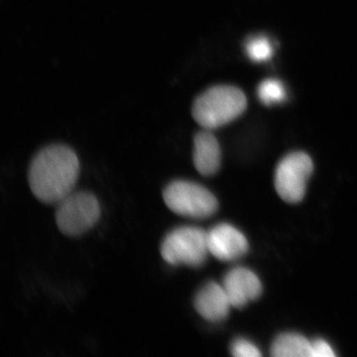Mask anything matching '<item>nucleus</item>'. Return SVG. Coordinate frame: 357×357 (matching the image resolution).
<instances>
[{
	"label": "nucleus",
	"mask_w": 357,
	"mask_h": 357,
	"mask_svg": "<svg viewBox=\"0 0 357 357\" xmlns=\"http://www.w3.org/2000/svg\"><path fill=\"white\" fill-rule=\"evenodd\" d=\"M79 171L78 156L70 147L61 144L44 147L30 164V189L43 204H57L73 193Z\"/></svg>",
	"instance_id": "obj_1"
},
{
	"label": "nucleus",
	"mask_w": 357,
	"mask_h": 357,
	"mask_svg": "<svg viewBox=\"0 0 357 357\" xmlns=\"http://www.w3.org/2000/svg\"><path fill=\"white\" fill-rule=\"evenodd\" d=\"M247 105V98L240 89L218 86L208 89L195 100L192 115L201 126L212 130L238 118Z\"/></svg>",
	"instance_id": "obj_2"
},
{
	"label": "nucleus",
	"mask_w": 357,
	"mask_h": 357,
	"mask_svg": "<svg viewBox=\"0 0 357 357\" xmlns=\"http://www.w3.org/2000/svg\"><path fill=\"white\" fill-rule=\"evenodd\" d=\"M207 231L197 227H176L165 236L160 254L165 261L173 266L199 267L208 255Z\"/></svg>",
	"instance_id": "obj_3"
},
{
	"label": "nucleus",
	"mask_w": 357,
	"mask_h": 357,
	"mask_svg": "<svg viewBox=\"0 0 357 357\" xmlns=\"http://www.w3.org/2000/svg\"><path fill=\"white\" fill-rule=\"evenodd\" d=\"M167 206L178 215L205 220L216 213L218 200L211 191L197 183L175 181L163 191Z\"/></svg>",
	"instance_id": "obj_4"
},
{
	"label": "nucleus",
	"mask_w": 357,
	"mask_h": 357,
	"mask_svg": "<svg viewBox=\"0 0 357 357\" xmlns=\"http://www.w3.org/2000/svg\"><path fill=\"white\" fill-rule=\"evenodd\" d=\"M100 218L99 201L89 192H73L57 204L56 222L62 234L78 236L86 234Z\"/></svg>",
	"instance_id": "obj_5"
},
{
	"label": "nucleus",
	"mask_w": 357,
	"mask_h": 357,
	"mask_svg": "<svg viewBox=\"0 0 357 357\" xmlns=\"http://www.w3.org/2000/svg\"><path fill=\"white\" fill-rule=\"evenodd\" d=\"M312 171L314 163L309 155L297 151L284 156L275 173V187L280 197L289 204L301 202Z\"/></svg>",
	"instance_id": "obj_6"
},
{
	"label": "nucleus",
	"mask_w": 357,
	"mask_h": 357,
	"mask_svg": "<svg viewBox=\"0 0 357 357\" xmlns=\"http://www.w3.org/2000/svg\"><path fill=\"white\" fill-rule=\"evenodd\" d=\"M209 253L222 261H233L243 257L249 244L242 231L229 223H220L207 231Z\"/></svg>",
	"instance_id": "obj_7"
},
{
	"label": "nucleus",
	"mask_w": 357,
	"mask_h": 357,
	"mask_svg": "<svg viewBox=\"0 0 357 357\" xmlns=\"http://www.w3.org/2000/svg\"><path fill=\"white\" fill-rule=\"evenodd\" d=\"M222 287L229 296L231 306L243 307L257 300L262 292L258 276L245 267H235L225 275Z\"/></svg>",
	"instance_id": "obj_8"
},
{
	"label": "nucleus",
	"mask_w": 357,
	"mask_h": 357,
	"mask_svg": "<svg viewBox=\"0 0 357 357\" xmlns=\"http://www.w3.org/2000/svg\"><path fill=\"white\" fill-rule=\"evenodd\" d=\"M194 303L199 314L211 322L225 320L233 307L222 284L215 282L205 284L196 294Z\"/></svg>",
	"instance_id": "obj_9"
},
{
	"label": "nucleus",
	"mask_w": 357,
	"mask_h": 357,
	"mask_svg": "<svg viewBox=\"0 0 357 357\" xmlns=\"http://www.w3.org/2000/svg\"><path fill=\"white\" fill-rule=\"evenodd\" d=\"M193 160L196 169L204 176H211L220 169L221 149L217 138L208 131L194 137Z\"/></svg>",
	"instance_id": "obj_10"
},
{
	"label": "nucleus",
	"mask_w": 357,
	"mask_h": 357,
	"mask_svg": "<svg viewBox=\"0 0 357 357\" xmlns=\"http://www.w3.org/2000/svg\"><path fill=\"white\" fill-rule=\"evenodd\" d=\"M271 355L274 357H311V342L296 333H282L272 343Z\"/></svg>",
	"instance_id": "obj_11"
},
{
	"label": "nucleus",
	"mask_w": 357,
	"mask_h": 357,
	"mask_svg": "<svg viewBox=\"0 0 357 357\" xmlns=\"http://www.w3.org/2000/svg\"><path fill=\"white\" fill-rule=\"evenodd\" d=\"M257 93L259 100L267 106L279 104L285 99L284 87L278 79L263 80L259 84Z\"/></svg>",
	"instance_id": "obj_12"
},
{
	"label": "nucleus",
	"mask_w": 357,
	"mask_h": 357,
	"mask_svg": "<svg viewBox=\"0 0 357 357\" xmlns=\"http://www.w3.org/2000/svg\"><path fill=\"white\" fill-rule=\"evenodd\" d=\"M245 51L254 61L261 62L269 60L272 56V47L269 40L264 37H257L249 40L245 44Z\"/></svg>",
	"instance_id": "obj_13"
},
{
	"label": "nucleus",
	"mask_w": 357,
	"mask_h": 357,
	"mask_svg": "<svg viewBox=\"0 0 357 357\" xmlns=\"http://www.w3.org/2000/svg\"><path fill=\"white\" fill-rule=\"evenodd\" d=\"M231 354L236 357H260L261 351L251 341L238 338L231 343Z\"/></svg>",
	"instance_id": "obj_14"
},
{
	"label": "nucleus",
	"mask_w": 357,
	"mask_h": 357,
	"mask_svg": "<svg viewBox=\"0 0 357 357\" xmlns=\"http://www.w3.org/2000/svg\"><path fill=\"white\" fill-rule=\"evenodd\" d=\"M333 347L323 339H316L311 342V357H333Z\"/></svg>",
	"instance_id": "obj_15"
}]
</instances>
